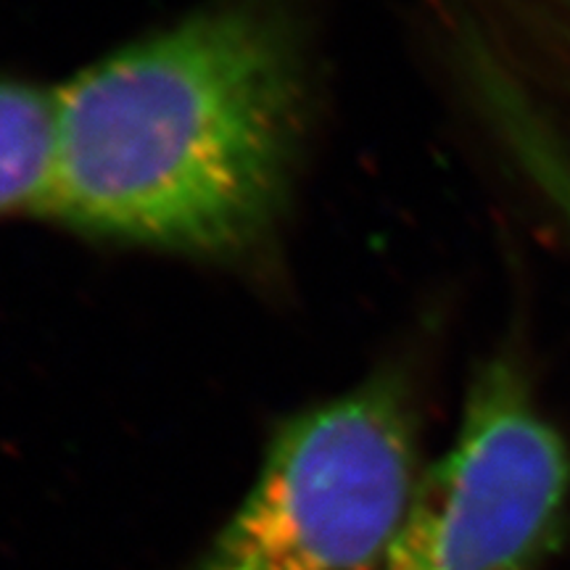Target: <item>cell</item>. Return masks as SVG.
Listing matches in <instances>:
<instances>
[{
	"label": "cell",
	"instance_id": "7a4b0ae2",
	"mask_svg": "<svg viewBox=\"0 0 570 570\" xmlns=\"http://www.w3.org/2000/svg\"><path fill=\"white\" fill-rule=\"evenodd\" d=\"M423 473L410 383L377 370L277 428L198 570H377Z\"/></svg>",
	"mask_w": 570,
	"mask_h": 570
},
{
	"label": "cell",
	"instance_id": "8992f818",
	"mask_svg": "<svg viewBox=\"0 0 570 570\" xmlns=\"http://www.w3.org/2000/svg\"><path fill=\"white\" fill-rule=\"evenodd\" d=\"M504 17L550 69L552 80L570 92V0H494Z\"/></svg>",
	"mask_w": 570,
	"mask_h": 570
},
{
	"label": "cell",
	"instance_id": "277c9868",
	"mask_svg": "<svg viewBox=\"0 0 570 570\" xmlns=\"http://www.w3.org/2000/svg\"><path fill=\"white\" fill-rule=\"evenodd\" d=\"M468 67L481 92L491 125L502 135L512 159L529 175L533 188L550 202L570 230V151L558 130L541 117L531 98L518 88L512 71L497 59L487 42L465 46Z\"/></svg>",
	"mask_w": 570,
	"mask_h": 570
},
{
	"label": "cell",
	"instance_id": "5b68a950",
	"mask_svg": "<svg viewBox=\"0 0 570 570\" xmlns=\"http://www.w3.org/2000/svg\"><path fill=\"white\" fill-rule=\"evenodd\" d=\"M53 140V90L0 77V214L40 212L51 183Z\"/></svg>",
	"mask_w": 570,
	"mask_h": 570
},
{
	"label": "cell",
	"instance_id": "6da1fadb",
	"mask_svg": "<svg viewBox=\"0 0 570 570\" xmlns=\"http://www.w3.org/2000/svg\"><path fill=\"white\" fill-rule=\"evenodd\" d=\"M53 98L46 217L90 238L240 259L288 212L309 135L304 0H206Z\"/></svg>",
	"mask_w": 570,
	"mask_h": 570
},
{
	"label": "cell",
	"instance_id": "3957f363",
	"mask_svg": "<svg viewBox=\"0 0 570 570\" xmlns=\"http://www.w3.org/2000/svg\"><path fill=\"white\" fill-rule=\"evenodd\" d=\"M568 499V441L523 365L491 356L377 570H539L562 537Z\"/></svg>",
	"mask_w": 570,
	"mask_h": 570
}]
</instances>
